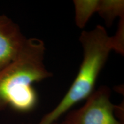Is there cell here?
I'll return each mask as SVG.
<instances>
[{"label":"cell","mask_w":124,"mask_h":124,"mask_svg":"<svg viewBox=\"0 0 124 124\" xmlns=\"http://www.w3.org/2000/svg\"><path fill=\"white\" fill-rule=\"evenodd\" d=\"M45 51L42 40L27 39L17 56L0 72V111L8 106L22 113L35 108L38 96L32 84L52 75L44 65Z\"/></svg>","instance_id":"obj_1"},{"label":"cell","mask_w":124,"mask_h":124,"mask_svg":"<svg viewBox=\"0 0 124 124\" xmlns=\"http://www.w3.org/2000/svg\"><path fill=\"white\" fill-rule=\"evenodd\" d=\"M79 41L83 58L75 80L59 104L36 124L55 123L74 105L87 99L93 92L97 78L113 51L111 37L104 27L98 25L92 30L83 31Z\"/></svg>","instance_id":"obj_2"},{"label":"cell","mask_w":124,"mask_h":124,"mask_svg":"<svg viewBox=\"0 0 124 124\" xmlns=\"http://www.w3.org/2000/svg\"><path fill=\"white\" fill-rule=\"evenodd\" d=\"M111 91L101 86L86 99L81 108L70 111L65 119L68 124H124L116 117L117 105L110 101Z\"/></svg>","instance_id":"obj_3"},{"label":"cell","mask_w":124,"mask_h":124,"mask_svg":"<svg viewBox=\"0 0 124 124\" xmlns=\"http://www.w3.org/2000/svg\"><path fill=\"white\" fill-rule=\"evenodd\" d=\"M27 39L17 24L0 15V72L17 56Z\"/></svg>","instance_id":"obj_4"},{"label":"cell","mask_w":124,"mask_h":124,"mask_svg":"<svg viewBox=\"0 0 124 124\" xmlns=\"http://www.w3.org/2000/svg\"><path fill=\"white\" fill-rule=\"evenodd\" d=\"M97 12L104 20L108 27H110L118 17H124L123 0H99Z\"/></svg>","instance_id":"obj_5"},{"label":"cell","mask_w":124,"mask_h":124,"mask_svg":"<svg viewBox=\"0 0 124 124\" xmlns=\"http://www.w3.org/2000/svg\"><path fill=\"white\" fill-rule=\"evenodd\" d=\"M75 24L84 28L93 14L97 12L99 0H74Z\"/></svg>","instance_id":"obj_6"},{"label":"cell","mask_w":124,"mask_h":124,"mask_svg":"<svg viewBox=\"0 0 124 124\" xmlns=\"http://www.w3.org/2000/svg\"><path fill=\"white\" fill-rule=\"evenodd\" d=\"M117 33L111 37L113 50L123 55L124 53V17H121Z\"/></svg>","instance_id":"obj_7"},{"label":"cell","mask_w":124,"mask_h":124,"mask_svg":"<svg viewBox=\"0 0 124 124\" xmlns=\"http://www.w3.org/2000/svg\"><path fill=\"white\" fill-rule=\"evenodd\" d=\"M68 124L67 123V122L65 121H63V122H60V123H58V122H55V123H54V124Z\"/></svg>","instance_id":"obj_8"}]
</instances>
